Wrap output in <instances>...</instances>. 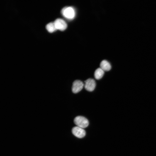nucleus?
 <instances>
[{
    "label": "nucleus",
    "instance_id": "f257e3e1",
    "mask_svg": "<svg viewBox=\"0 0 156 156\" xmlns=\"http://www.w3.org/2000/svg\"><path fill=\"white\" fill-rule=\"evenodd\" d=\"M61 13L64 17L69 20L73 19L75 16V10L72 7H66L63 8L61 11Z\"/></svg>",
    "mask_w": 156,
    "mask_h": 156
},
{
    "label": "nucleus",
    "instance_id": "f03ea898",
    "mask_svg": "<svg viewBox=\"0 0 156 156\" xmlns=\"http://www.w3.org/2000/svg\"><path fill=\"white\" fill-rule=\"evenodd\" d=\"M74 122L77 126L84 128L88 126L89 121L85 117L81 116L76 117L74 119Z\"/></svg>",
    "mask_w": 156,
    "mask_h": 156
},
{
    "label": "nucleus",
    "instance_id": "7ed1b4c3",
    "mask_svg": "<svg viewBox=\"0 0 156 156\" xmlns=\"http://www.w3.org/2000/svg\"><path fill=\"white\" fill-rule=\"evenodd\" d=\"M57 30L64 31L67 27V24L66 22L61 18H57L53 22Z\"/></svg>",
    "mask_w": 156,
    "mask_h": 156
},
{
    "label": "nucleus",
    "instance_id": "20e7f679",
    "mask_svg": "<svg viewBox=\"0 0 156 156\" xmlns=\"http://www.w3.org/2000/svg\"><path fill=\"white\" fill-rule=\"evenodd\" d=\"M72 132L75 136L79 138H83L86 135L85 130L83 128L78 126L73 128Z\"/></svg>",
    "mask_w": 156,
    "mask_h": 156
},
{
    "label": "nucleus",
    "instance_id": "39448f33",
    "mask_svg": "<svg viewBox=\"0 0 156 156\" xmlns=\"http://www.w3.org/2000/svg\"><path fill=\"white\" fill-rule=\"evenodd\" d=\"M95 86V82L92 79L89 78L85 81L84 88L88 91H93L94 89Z\"/></svg>",
    "mask_w": 156,
    "mask_h": 156
},
{
    "label": "nucleus",
    "instance_id": "423d86ee",
    "mask_svg": "<svg viewBox=\"0 0 156 156\" xmlns=\"http://www.w3.org/2000/svg\"><path fill=\"white\" fill-rule=\"evenodd\" d=\"M84 86V84L82 81L79 80H75L73 84V92L74 93L79 92L82 89Z\"/></svg>",
    "mask_w": 156,
    "mask_h": 156
},
{
    "label": "nucleus",
    "instance_id": "0eeeda50",
    "mask_svg": "<svg viewBox=\"0 0 156 156\" xmlns=\"http://www.w3.org/2000/svg\"><path fill=\"white\" fill-rule=\"evenodd\" d=\"M100 68L104 71H108L111 68L110 63L107 61L104 60L102 61L100 64Z\"/></svg>",
    "mask_w": 156,
    "mask_h": 156
},
{
    "label": "nucleus",
    "instance_id": "6e6552de",
    "mask_svg": "<svg viewBox=\"0 0 156 156\" xmlns=\"http://www.w3.org/2000/svg\"><path fill=\"white\" fill-rule=\"evenodd\" d=\"M104 73V71L100 68L97 69L94 73L95 78L97 80L101 79Z\"/></svg>",
    "mask_w": 156,
    "mask_h": 156
},
{
    "label": "nucleus",
    "instance_id": "1a4fd4ad",
    "mask_svg": "<svg viewBox=\"0 0 156 156\" xmlns=\"http://www.w3.org/2000/svg\"><path fill=\"white\" fill-rule=\"evenodd\" d=\"M46 28L50 33L53 32L57 30L54 22H51L48 24L46 26Z\"/></svg>",
    "mask_w": 156,
    "mask_h": 156
}]
</instances>
